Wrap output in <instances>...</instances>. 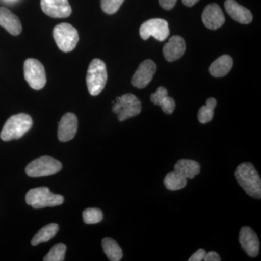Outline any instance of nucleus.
<instances>
[{
	"label": "nucleus",
	"mask_w": 261,
	"mask_h": 261,
	"mask_svg": "<svg viewBox=\"0 0 261 261\" xmlns=\"http://www.w3.org/2000/svg\"><path fill=\"white\" fill-rule=\"evenodd\" d=\"M224 7L226 13L238 23L242 24L251 23L252 20L251 12L245 7L239 4L235 0H226Z\"/></svg>",
	"instance_id": "nucleus-16"
},
{
	"label": "nucleus",
	"mask_w": 261,
	"mask_h": 261,
	"mask_svg": "<svg viewBox=\"0 0 261 261\" xmlns=\"http://www.w3.org/2000/svg\"><path fill=\"white\" fill-rule=\"evenodd\" d=\"M235 178L245 192L255 199L261 197V181L258 173L250 163L239 165L235 171Z\"/></svg>",
	"instance_id": "nucleus-1"
},
{
	"label": "nucleus",
	"mask_w": 261,
	"mask_h": 261,
	"mask_svg": "<svg viewBox=\"0 0 261 261\" xmlns=\"http://www.w3.org/2000/svg\"><path fill=\"white\" fill-rule=\"evenodd\" d=\"M42 11L54 18H68L71 14V7L68 0H41Z\"/></svg>",
	"instance_id": "nucleus-10"
},
{
	"label": "nucleus",
	"mask_w": 261,
	"mask_h": 261,
	"mask_svg": "<svg viewBox=\"0 0 261 261\" xmlns=\"http://www.w3.org/2000/svg\"><path fill=\"white\" fill-rule=\"evenodd\" d=\"M103 251L108 258L111 261H119L123 257L121 247L112 238H106L102 241Z\"/></svg>",
	"instance_id": "nucleus-20"
},
{
	"label": "nucleus",
	"mask_w": 261,
	"mask_h": 261,
	"mask_svg": "<svg viewBox=\"0 0 261 261\" xmlns=\"http://www.w3.org/2000/svg\"><path fill=\"white\" fill-rule=\"evenodd\" d=\"M239 241L245 252L252 257L257 256L260 250V243L256 233L248 226L242 228L240 231Z\"/></svg>",
	"instance_id": "nucleus-13"
},
{
	"label": "nucleus",
	"mask_w": 261,
	"mask_h": 261,
	"mask_svg": "<svg viewBox=\"0 0 261 261\" xmlns=\"http://www.w3.org/2000/svg\"><path fill=\"white\" fill-rule=\"evenodd\" d=\"M199 0H182V3L185 5H186L187 7H192L194 6L196 4V3H198Z\"/></svg>",
	"instance_id": "nucleus-32"
},
{
	"label": "nucleus",
	"mask_w": 261,
	"mask_h": 261,
	"mask_svg": "<svg viewBox=\"0 0 261 261\" xmlns=\"http://www.w3.org/2000/svg\"><path fill=\"white\" fill-rule=\"evenodd\" d=\"M53 37L58 48L64 53L75 49L80 40L78 31L69 23H60L53 29Z\"/></svg>",
	"instance_id": "nucleus-7"
},
{
	"label": "nucleus",
	"mask_w": 261,
	"mask_h": 261,
	"mask_svg": "<svg viewBox=\"0 0 261 261\" xmlns=\"http://www.w3.org/2000/svg\"><path fill=\"white\" fill-rule=\"evenodd\" d=\"M156 70L157 67L155 63L151 60L142 62L132 77V83L134 87L139 89L145 88L150 83Z\"/></svg>",
	"instance_id": "nucleus-11"
},
{
	"label": "nucleus",
	"mask_w": 261,
	"mask_h": 261,
	"mask_svg": "<svg viewBox=\"0 0 261 261\" xmlns=\"http://www.w3.org/2000/svg\"><path fill=\"white\" fill-rule=\"evenodd\" d=\"M24 77L29 85L35 90L44 88L47 82L45 69L40 61L29 58L24 62Z\"/></svg>",
	"instance_id": "nucleus-8"
},
{
	"label": "nucleus",
	"mask_w": 261,
	"mask_h": 261,
	"mask_svg": "<svg viewBox=\"0 0 261 261\" xmlns=\"http://www.w3.org/2000/svg\"><path fill=\"white\" fill-rule=\"evenodd\" d=\"M124 0H101V8L107 14L112 15L116 13Z\"/></svg>",
	"instance_id": "nucleus-26"
},
{
	"label": "nucleus",
	"mask_w": 261,
	"mask_h": 261,
	"mask_svg": "<svg viewBox=\"0 0 261 261\" xmlns=\"http://www.w3.org/2000/svg\"><path fill=\"white\" fill-rule=\"evenodd\" d=\"M32 118L29 115L25 113L14 115L5 123L0 137L5 142L18 140L32 128Z\"/></svg>",
	"instance_id": "nucleus-2"
},
{
	"label": "nucleus",
	"mask_w": 261,
	"mask_h": 261,
	"mask_svg": "<svg viewBox=\"0 0 261 261\" xmlns=\"http://www.w3.org/2000/svg\"><path fill=\"white\" fill-rule=\"evenodd\" d=\"M159 106L162 108L163 112L166 114H172L176 108V103L173 98L170 97L169 96H166L163 98L161 102H160Z\"/></svg>",
	"instance_id": "nucleus-27"
},
{
	"label": "nucleus",
	"mask_w": 261,
	"mask_h": 261,
	"mask_svg": "<svg viewBox=\"0 0 261 261\" xmlns=\"http://www.w3.org/2000/svg\"><path fill=\"white\" fill-rule=\"evenodd\" d=\"M108 81L107 68L104 62L94 59L89 65L87 75V85L89 94L97 96L102 92Z\"/></svg>",
	"instance_id": "nucleus-3"
},
{
	"label": "nucleus",
	"mask_w": 261,
	"mask_h": 261,
	"mask_svg": "<svg viewBox=\"0 0 261 261\" xmlns=\"http://www.w3.org/2000/svg\"><path fill=\"white\" fill-rule=\"evenodd\" d=\"M59 226L56 224H48L47 226L41 228L37 234L34 235L32 240L33 246L39 245L42 243L49 241L51 238H54L55 235L58 232Z\"/></svg>",
	"instance_id": "nucleus-21"
},
{
	"label": "nucleus",
	"mask_w": 261,
	"mask_h": 261,
	"mask_svg": "<svg viewBox=\"0 0 261 261\" xmlns=\"http://www.w3.org/2000/svg\"><path fill=\"white\" fill-rule=\"evenodd\" d=\"M177 0H159V4L165 10H171L174 8Z\"/></svg>",
	"instance_id": "nucleus-29"
},
{
	"label": "nucleus",
	"mask_w": 261,
	"mask_h": 261,
	"mask_svg": "<svg viewBox=\"0 0 261 261\" xmlns=\"http://www.w3.org/2000/svg\"><path fill=\"white\" fill-rule=\"evenodd\" d=\"M174 171L184 177L192 179L200 172V165L193 160L181 159L175 164Z\"/></svg>",
	"instance_id": "nucleus-18"
},
{
	"label": "nucleus",
	"mask_w": 261,
	"mask_h": 261,
	"mask_svg": "<svg viewBox=\"0 0 261 261\" xmlns=\"http://www.w3.org/2000/svg\"><path fill=\"white\" fill-rule=\"evenodd\" d=\"M167 89L163 87H160L157 89L155 93L151 94L150 100L151 102L156 106H159L160 102L164 98L168 96Z\"/></svg>",
	"instance_id": "nucleus-28"
},
{
	"label": "nucleus",
	"mask_w": 261,
	"mask_h": 261,
	"mask_svg": "<svg viewBox=\"0 0 261 261\" xmlns=\"http://www.w3.org/2000/svg\"><path fill=\"white\" fill-rule=\"evenodd\" d=\"M113 104V112L118 116L119 121L138 116L142 111L140 99L132 94H123L117 97Z\"/></svg>",
	"instance_id": "nucleus-5"
},
{
	"label": "nucleus",
	"mask_w": 261,
	"mask_h": 261,
	"mask_svg": "<svg viewBox=\"0 0 261 261\" xmlns=\"http://www.w3.org/2000/svg\"><path fill=\"white\" fill-rule=\"evenodd\" d=\"M204 25L211 30H216L225 23V16L219 5L212 3L205 7L202 15Z\"/></svg>",
	"instance_id": "nucleus-14"
},
{
	"label": "nucleus",
	"mask_w": 261,
	"mask_h": 261,
	"mask_svg": "<svg viewBox=\"0 0 261 261\" xmlns=\"http://www.w3.org/2000/svg\"><path fill=\"white\" fill-rule=\"evenodd\" d=\"M140 37L147 40L152 37L160 42L166 40L169 36L170 31L166 20L161 18L150 19L142 23L140 29Z\"/></svg>",
	"instance_id": "nucleus-9"
},
{
	"label": "nucleus",
	"mask_w": 261,
	"mask_h": 261,
	"mask_svg": "<svg viewBox=\"0 0 261 261\" xmlns=\"http://www.w3.org/2000/svg\"><path fill=\"white\" fill-rule=\"evenodd\" d=\"M66 246L63 243L57 244L51 247L47 255L44 257V261H63L65 260Z\"/></svg>",
	"instance_id": "nucleus-24"
},
{
	"label": "nucleus",
	"mask_w": 261,
	"mask_h": 261,
	"mask_svg": "<svg viewBox=\"0 0 261 261\" xmlns=\"http://www.w3.org/2000/svg\"><path fill=\"white\" fill-rule=\"evenodd\" d=\"M0 25L12 35H19L22 31L21 23L18 17L6 8H0Z\"/></svg>",
	"instance_id": "nucleus-17"
},
{
	"label": "nucleus",
	"mask_w": 261,
	"mask_h": 261,
	"mask_svg": "<svg viewBox=\"0 0 261 261\" xmlns=\"http://www.w3.org/2000/svg\"><path fill=\"white\" fill-rule=\"evenodd\" d=\"M233 66V60L231 56L224 55L219 57L211 65L209 71L213 76L223 77L229 73Z\"/></svg>",
	"instance_id": "nucleus-19"
},
{
	"label": "nucleus",
	"mask_w": 261,
	"mask_h": 261,
	"mask_svg": "<svg viewBox=\"0 0 261 261\" xmlns=\"http://www.w3.org/2000/svg\"><path fill=\"white\" fill-rule=\"evenodd\" d=\"M217 102L214 97H210L207 99L205 106H202L198 111V121L201 123H207L210 122L214 118V109Z\"/></svg>",
	"instance_id": "nucleus-23"
},
{
	"label": "nucleus",
	"mask_w": 261,
	"mask_h": 261,
	"mask_svg": "<svg viewBox=\"0 0 261 261\" xmlns=\"http://www.w3.org/2000/svg\"><path fill=\"white\" fill-rule=\"evenodd\" d=\"M205 250L203 249H200L195 252L191 257L189 258V261H202L203 260L205 255Z\"/></svg>",
	"instance_id": "nucleus-30"
},
{
	"label": "nucleus",
	"mask_w": 261,
	"mask_h": 261,
	"mask_svg": "<svg viewBox=\"0 0 261 261\" xmlns=\"http://www.w3.org/2000/svg\"><path fill=\"white\" fill-rule=\"evenodd\" d=\"M78 129V119L72 113H65L58 123V137L61 142L73 140Z\"/></svg>",
	"instance_id": "nucleus-12"
},
{
	"label": "nucleus",
	"mask_w": 261,
	"mask_h": 261,
	"mask_svg": "<svg viewBox=\"0 0 261 261\" xmlns=\"http://www.w3.org/2000/svg\"><path fill=\"white\" fill-rule=\"evenodd\" d=\"M61 169L62 163L58 160L49 156H42L29 163L25 173L30 177H44L56 174Z\"/></svg>",
	"instance_id": "nucleus-6"
},
{
	"label": "nucleus",
	"mask_w": 261,
	"mask_h": 261,
	"mask_svg": "<svg viewBox=\"0 0 261 261\" xmlns=\"http://www.w3.org/2000/svg\"><path fill=\"white\" fill-rule=\"evenodd\" d=\"M83 220L84 223L87 224H95L101 222L103 219V214L102 211L99 208H91L86 209L84 211Z\"/></svg>",
	"instance_id": "nucleus-25"
},
{
	"label": "nucleus",
	"mask_w": 261,
	"mask_h": 261,
	"mask_svg": "<svg viewBox=\"0 0 261 261\" xmlns=\"http://www.w3.org/2000/svg\"><path fill=\"white\" fill-rule=\"evenodd\" d=\"M164 185L168 190L171 191L181 190L186 187L187 178L173 171L168 173L164 178Z\"/></svg>",
	"instance_id": "nucleus-22"
},
{
	"label": "nucleus",
	"mask_w": 261,
	"mask_h": 261,
	"mask_svg": "<svg viewBox=\"0 0 261 261\" xmlns=\"http://www.w3.org/2000/svg\"><path fill=\"white\" fill-rule=\"evenodd\" d=\"M186 49V44L180 36H173L163 47L165 58L169 62L177 61L181 58Z\"/></svg>",
	"instance_id": "nucleus-15"
},
{
	"label": "nucleus",
	"mask_w": 261,
	"mask_h": 261,
	"mask_svg": "<svg viewBox=\"0 0 261 261\" xmlns=\"http://www.w3.org/2000/svg\"><path fill=\"white\" fill-rule=\"evenodd\" d=\"M28 205L35 209L61 205L64 198L61 195L51 193L47 187H37L29 190L25 196Z\"/></svg>",
	"instance_id": "nucleus-4"
},
{
	"label": "nucleus",
	"mask_w": 261,
	"mask_h": 261,
	"mask_svg": "<svg viewBox=\"0 0 261 261\" xmlns=\"http://www.w3.org/2000/svg\"><path fill=\"white\" fill-rule=\"evenodd\" d=\"M203 260L205 261H220L221 260V257H220L217 252H210L205 253Z\"/></svg>",
	"instance_id": "nucleus-31"
}]
</instances>
